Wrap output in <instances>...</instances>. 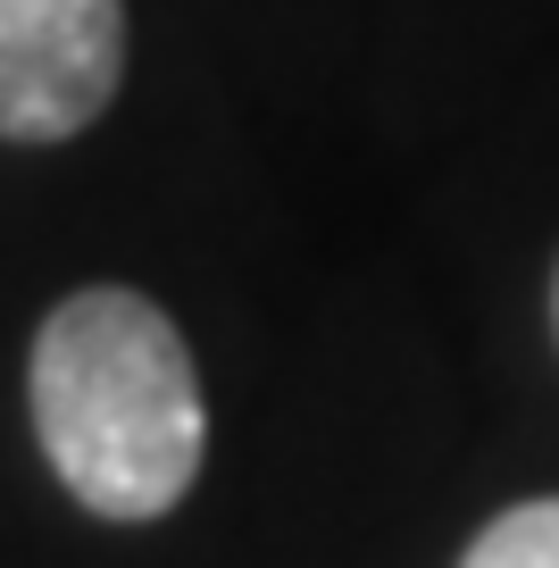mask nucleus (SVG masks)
Here are the masks:
<instances>
[{"label":"nucleus","mask_w":559,"mask_h":568,"mask_svg":"<svg viewBox=\"0 0 559 568\" xmlns=\"http://www.w3.org/2000/svg\"><path fill=\"white\" fill-rule=\"evenodd\" d=\"M459 568H559V494L501 510L468 551H459Z\"/></svg>","instance_id":"obj_3"},{"label":"nucleus","mask_w":559,"mask_h":568,"mask_svg":"<svg viewBox=\"0 0 559 568\" xmlns=\"http://www.w3.org/2000/svg\"><path fill=\"white\" fill-rule=\"evenodd\" d=\"M551 318H559V276H551Z\"/></svg>","instance_id":"obj_4"},{"label":"nucleus","mask_w":559,"mask_h":568,"mask_svg":"<svg viewBox=\"0 0 559 568\" xmlns=\"http://www.w3.org/2000/svg\"><path fill=\"white\" fill-rule=\"evenodd\" d=\"M26 402H34L42 460L92 518L142 527L193 494L210 409H201L193 352L151 293L125 284L68 293L34 335Z\"/></svg>","instance_id":"obj_1"},{"label":"nucleus","mask_w":559,"mask_h":568,"mask_svg":"<svg viewBox=\"0 0 559 568\" xmlns=\"http://www.w3.org/2000/svg\"><path fill=\"white\" fill-rule=\"evenodd\" d=\"M125 0H0V134L68 142L118 101Z\"/></svg>","instance_id":"obj_2"}]
</instances>
